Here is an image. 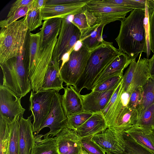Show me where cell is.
<instances>
[{"label": "cell", "instance_id": "3957f363", "mask_svg": "<svg viewBox=\"0 0 154 154\" xmlns=\"http://www.w3.org/2000/svg\"><path fill=\"white\" fill-rule=\"evenodd\" d=\"M27 15L8 26L0 32V64L23 54L28 30Z\"/></svg>", "mask_w": 154, "mask_h": 154}, {"label": "cell", "instance_id": "30bf717a", "mask_svg": "<svg viewBox=\"0 0 154 154\" xmlns=\"http://www.w3.org/2000/svg\"><path fill=\"white\" fill-rule=\"evenodd\" d=\"M61 97L59 92L56 91L50 112L39 130V133L45 128H49V132L42 135L44 137L56 136L63 129L66 128L67 118L62 106Z\"/></svg>", "mask_w": 154, "mask_h": 154}, {"label": "cell", "instance_id": "f6af8a7d", "mask_svg": "<svg viewBox=\"0 0 154 154\" xmlns=\"http://www.w3.org/2000/svg\"><path fill=\"white\" fill-rule=\"evenodd\" d=\"M87 0H46L45 5H57L85 2Z\"/></svg>", "mask_w": 154, "mask_h": 154}, {"label": "cell", "instance_id": "ffe728a7", "mask_svg": "<svg viewBox=\"0 0 154 154\" xmlns=\"http://www.w3.org/2000/svg\"><path fill=\"white\" fill-rule=\"evenodd\" d=\"M32 114L27 119L20 118L19 123L18 138L20 154H30L35 143L31 123Z\"/></svg>", "mask_w": 154, "mask_h": 154}, {"label": "cell", "instance_id": "6da1fadb", "mask_svg": "<svg viewBox=\"0 0 154 154\" xmlns=\"http://www.w3.org/2000/svg\"><path fill=\"white\" fill-rule=\"evenodd\" d=\"M145 11L132 10L128 17L121 21L119 32L115 39L119 52L131 59H136L147 52V44L144 20Z\"/></svg>", "mask_w": 154, "mask_h": 154}, {"label": "cell", "instance_id": "ac0fdd59", "mask_svg": "<svg viewBox=\"0 0 154 154\" xmlns=\"http://www.w3.org/2000/svg\"><path fill=\"white\" fill-rule=\"evenodd\" d=\"M132 59L126 54L120 52L96 78L93 83L94 88L110 77L123 75L124 70L130 65Z\"/></svg>", "mask_w": 154, "mask_h": 154}, {"label": "cell", "instance_id": "f1b7e54d", "mask_svg": "<svg viewBox=\"0 0 154 154\" xmlns=\"http://www.w3.org/2000/svg\"><path fill=\"white\" fill-rule=\"evenodd\" d=\"M90 2L112 7L129 8L145 11L146 0H90Z\"/></svg>", "mask_w": 154, "mask_h": 154}, {"label": "cell", "instance_id": "7402d4cb", "mask_svg": "<svg viewBox=\"0 0 154 154\" xmlns=\"http://www.w3.org/2000/svg\"><path fill=\"white\" fill-rule=\"evenodd\" d=\"M131 94L125 91L122 86L117 99L104 116L109 127H113L121 112L128 106Z\"/></svg>", "mask_w": 154, "mask_h": 154}, {"label": "cell", "instance_id": "9a60e30c", "mask_svg": "<svg viewBox=\"0 0 154 154\" xmlns=\"http://www.w3.org/2000/svg\"><path fill=\"white\" fill-rule=\"evenodd\" d=\"M90 0L64 5H45L41 9L42 20L57 17L63 18L83 12L86 10V5Z\"/></svg>", "mask_w": 154, "mask_h": 154}, {"label": "cell", "instance_id": "5b68a950", "mask_svg": "<svg viewBox=\"0 0 154 154\" xmlns=\"http://www.w3.org/2000/svg\"><path fill=\"white\" fill-rule=\"evenodd\" d=\"M90 55V51L83 45L70 53L68 60L60 71V76L66 85L75 86L82 75Z\"/></svg>", "mask_w": 154, "mask_h": 154}, {"label": "cell", "instance_id": "74e56055", "mask_svg": "<svg viewBox=\"0 0 154 154\" xmlns=\"http://www.w3.org/2000/svg\"><path fill=\"white\" fill-rule=\"evenodd\" d=\"M123 75H117L110 77L97 86L94 87L91 91L102 92L109 90L120 83Z\"/></svg>", "mask_w": 154, "mask_h": 154}, {"label": "cell", "instance_id": "7a4b0ae2", "mask_svg": "<svg viewBox=\"0 0 154 154\" xmlns=\"http://www.w3.org/2000/svg\"><path fill=\"white\" fill-rule=\"evenodd\" d=\"M120 53L112 42L104 40L91 51L85 71L74 87L77 92L80 94L84 88L91 91L95 79Z\"/></svg>", "mask_w": 154, "mask_h": 154}, {"label": "cell", "instance_id": "836d02e7", "mask_svg": "<svg viewBox=\"0 0 154 154\" xmlns=\"http://www.w3.org/2000/svg\"><path fill=\"white\" fill-rule=\"evenodd\" d=\"M0 154H6L10 140V125L0 116Z\"/></svg>", "mask_w": 154, "mask_h": 154}, {"label": "cell", "instance_id": "4316f807", "mask_svg": "<svg viewBox=\"0 0 154 154\" xmlns=\"http://www.w3.org/2000/svg\"><path fill=\"white\" fill-rule=\"evenodd\" d=\"M138 117L137 110H132L127 106L121 112L112 128L123 133L135 125Z\"/></svg>", "mask_w": 154, "mask_h": 154}, {"label": "cell", "instance_id": "60d3db41", "mask_svg": "<svg viewBox=\"0 0 154 154\" xmlns=\"http://www.w3.org/2000/svg\"><path fill=\"white\" fill-rule=\"evenodd\" d=\"M71 21L79 29L81 34L90 27L84 11L73 15Z\"/></svg>", "mask_w": 154, "mask_h": 154}, {"label": "cell", "instance_id": "7bdbcfd3", "mask_svg": "<svg viewBox=\"0 0 154 154\" xmlns=\"http://www.w3.org/2000/svg\"><path fill=\"white\" fill-rule=\"evenodd\" d=\"M145 17L144 20V24L145 29L146 38L147 44V52L146 53V58L149 59L151 54V50L150 48L149 37V24L148 8L147 5L146 0L145 8Z\"/></svg>", "mask_w": 154, "mask_h": 154}, {"label": "cell", "instance_id": "4fadbf2b", "mask_svg": "<svg viewBox=\"0 0 154 154\" xmlns=\"http://www.w3.org/2000/svg\"><path fill=\"white\" fill-rule=\"evenodd\" d=\"M90 0L86 5V10L96 18V23L105 26L116 21H122L126 18L128 13L134 10L93 3L90 2Z\"/></svg>", "mask_w": 154, "mask_h": 154}, {"label": "cell", "instance_id": "4dcf8cb0", "mask_svg": "<svg viewBox=\"0 0 154 154\" xmlns=\"http://www.w3.org/2000/svg\"><path fill=\"white\" fill-rule=\"evenodd\" d=\"M143 88L142 103L138 111L139 116L143 111L154 103V79L151 77Z\"/></svg>", "mask_w": 154, "mask_h": 154}, {"label": "cell", "instance_id": "603a6c76", "mask_svg": "<svg viewBox=\"0 0 154 154\" xmlns=\"http://www.w3.org/2000/svg\"><path fill=\"white\" fill-rule=\"evenodd\" d=\"M105 25L96 23L81 34L79 41L90 51L98 46L103 40L102 34Z\"/></svg>", "mask_w": 154, "mask_h": 154}, {"label": "cell", "instance_id": "8992f818", "mask_svg": "<svg viewBox=\"0 0 154 154\" xmlns=\"http://www.w3.org/2000/svg\"><path fill=\"white\" fill-rule=\"evenodd\" d=\"M68 16L62 18L61 29L52 54V61L59 65L63 56L73 50L81 36L79 29L69 20Z\"/></svg>", "mask_w": 154, "mask_h": 154}, {"label": "cell", "instance_id": "9c48e42d", "mask_svg": "<svg viewBox=\"0 0 154 154\" xmlns=\"http://www.w3.org/2000/svg\"><path fill=\"white\" fill-rule=\"evenodd\" d=\"M21 98L6 87L0 85V116L8 124L23 117L26 110L21 103Z\"/></svg>", "mask_w": 154, "mask_h": 154}, {"label": "cell", "instance_id": "d590c367", "mask_svg": "<svg viewBox=\"0 0 154 154\" xmlns=\"http://www.w3.org/2000/svg\"><path fill=\"white\" fill-rule=\"evenodd\" d=\"M35 0L33 3L29 6L22 7L15 11L12 15L0 22L1 28L6 27L23 17L27 15L30 11L35 7Z\"/></svg>", "mask_w": 154, "mask_h": 154}, {"label": "cell", "instance_id": "8d00e7d4", "mask_svg": "<svg viewBox=\"0 0 154 154\" xmlns=\"http://www.w3.org/2000/svg\"><path fill=\"white\" fill-rule=\"evenodd\" d=\"M41 9L34 8L27 15V23L28 30L32 31L42 25Z\"/></svg>", "mask_w": 154, "mask_h": 154}, {"label": "cell", "instance_id": "f546056e", "mask_svg": "<svg viewBox=\"0 0 154 154\" xmlns=\"http://www.w3.org/2000/svg\"><path fill=\"white\" fill-rule=\"evenodd\" d=\"M154 109L153 104L143 111L139 116L134 126L145 131L154 129Z\"/></svg>", "mask_w": 154, "mask_h": 154}, {"label": "cell", "instance_id": "7dc6e473", "mask_svg": "<svg viewBox=\"0 0 154 154\" xmlns=\"http://www.w3.org/2000/svg\"><path fill=\"white\" fill-rule=\"evenodd\" d=\"M46 0H35V8L41 9L45 5Z\"/></svg>", "mask_w": 154, "mask_h": 154}, {"label": "cell", "instance_id": "f907efd6", "mask_svg": "<svg viewBox=\"0 0 154 154\" xmlns=\"http://www.w3.org/2000/svg\"><path fill=\"white\" fill-rule=\"evenodd\" d=\"M9 154V152H8V151L7 153V154Z\"/></svg>", "mask_w": 154, "mask_h": 154}, {"label": "cell", "instance_id": "7c38bea8", "mask_svg": "<svg viewBox=\"0 0 154 154\" xmlns=\"http://www.w3.org/2000/svg\"><path fill=\"white\" fill-rule=\"evenodd\" d=\"M91 141L103 152L119 154L125 151V143L123 133L111 127L94 135Z\"/></svg>", "mask_w": 154, "mask_h": 154}, {"label": "cell", "instance_id": "e575fe53", "mask_svg": "<svg viewBox=\"0 0 154 154\" xmlns=\"http://www.w3.org/2000/svg\"><path fill=\"white\" fill-rule=\"evenodd\" d=\"M92 115V113L85 111L81 113L69 116L67 117L66 127L76 131Z\"/></svg>", "mask_w": 154, "mask_h": 154}, {"label": "cell", "instance_id": "2e32d148", "mask_svg": "<svg viewBox=\"0 0 154 154\" xmlns=\"http://www.w3.org/2000/svg\"><path fill=\"white\" fill-rule=\"evenodd\" d=\"M119 84L111 89L105 91H91L88 94L80 95L84 110L92 113L101 111L109 102Z\"/></svg>", "mask_w": 154, "mask_h": 154}, {"label": "cell", "instance_id": "52a82bcc", "mask_svg": "<svg viewBox=\"0 0 154 154\" xmlns=\"http://www.w3.org/2000/svg\"><path fill=\"white\" fill-rule=\"evenodd\" d=\"M56 91L54 90H41L37 92L31 91L29 110L33 118V131L37 134L50 112Z\"/></svg>", "mask_w": 154, "mask_h": 154}, {"label": "cell", "instance_id": "5bb4252c", "mask_svg": "<svg viewBox=\"0 0 154 154\" xmlns=\"http://www.w3.org/2000/svg\"><path fill=\"white\" fill-rule=\"evenodd\" d=\"M54 138L59 154H80L82 139L76 131L66 127Z\"/></svg>", "mask_w": 154, "mask_h": 154}, {"label": "cell", "instance_id": "b9f144b4", "mask_svg": "<svg viewBox=\"0 0 154 154\" xmlns=\"http://www.w3.org/2000/svg\"><path fill=\"white\" fill-rule=\"evenodd\" d=\"M90 138L82 139V147L91 154H103L99 148L95 145Z\"/></svg>", "mask_w": 154, "mask_h": 154}, {"label": "cell", "instance_id": "484cf974", "mask_svg": "<svg viewBox=\"0 0 154 154\" xmlns=\"http://www.w3.org/2000/svg\"><path fill=\"white\" fill-rule=\"evenodd\" d=\"M123 133L141 146L154 152V130L145 131L133 126Z\"/></svg>", "mask_w": 154, "mask_h": 154}, {"label": "cell", "instance_id": "bcb514c9", "mask_svg": "<svg viewBox=\"0 0 154 154\" xmlns=\"http://www.w3.org/2000/svg\"><path fill=\"white\" fill-rule=\"evenodd\" d=\"M148 66L151 77L154 79V53L151 57L148 59Z\"/></svg>", "mask_w": 154, "mask_h": 154}, {"label": "cell", "instance_id": "681fc988", "mask_svg": "<svg viewBox=\"0 0 154 154\" xmlns=\"http://www.w3.org/2000/svg\"><path fill=\"white\" fill-rule=\"evenodd\" d=\"M153 105H154V103H153ZM153 128H154V116Z\"/></svg>", "mask_w": 154, "mask_h": 154}, {"label": "cell", "instance_id": "1f68e13d", "mask_svg": "<svg viewBox=\"0 0 154 154\" xmlns=\"http://www.w3.org/2000/svg\"><path fill=\"white\" fill-rule=\"evenodd\" d=\"M123 133L125 143V152L119 154L107 152L106 154H154V152L140 145L125 133Z\"/></svg>", "mask_w": 154, "mask_h": 154}, {"label": "cell", "instance_id": "816d5d0a", "mask_svg": "<svg viewBox=\"0 0 154 154\" xmlns=\"http://www.w3.org/2000/svg\"><path fill=\"white\" fill-rule=\"evenodd\" d=\"M103 154H106V153L104 152Z\"/></svg>", "mask_w": 154, "mask_h": 154}, {"label": "cell", "instance_id": "ba28073f", "mask_svg": "<svg viewBox=\"0 0 154 154\" xmlns=\"http://www.w3.org/2000/svg\"><path fill=\"white\" fill-rule=\"evenodd\" d=\"M141 55L140 54L137 62L135 58L132 59L123 76L124 89L131 94L137 87L144 86L151 78L148 66L149 59L140 58Z\"/></svg>", "mask_w": 154, "mask_h": 154}, {"label": "cell", "instance_id": "c3c4849f", "mask_svg": "<svg viewBox=\"0 0 154 154\" xmlns=\"http://www.w3.org/2000/svg\"><path fill=\"white\" fill-rule=\"evenodd\" d=\"M80 154H91L89 153L86 150H85L84 149H83L82 148L81 150Z\"/></svg>", "mask_w": 154, "mask_h": 154}, {"label": "cell", "instance_id": "d6a6232c", "mask_svg": "<svg viewBox=\"0 0 154 154\" xmlns=\"http://www.w3.org/2000/svg\"><path fill=\"white\" fill-rule=\"evenodd\" d=\"M19 120H16L9 124L10 137L8 149L9 154H20L18 138Z\"/></svg>", "mask_w": 154, "mask_h": 154}, {"label": "cell", "instance_id": "44dd1931", "mask_svg": "<svg viewBox=\"0 0 154 154\" xmlns=\"http://www.w3.org/2000/svg\"><path fill=\"white\" fill-rule=\"evenodd\" d=\"M62 18L54 17L44 20L40 29V50H42L49 44L59 35Z\"/></svg>", "mask_w": 154, "mask_h": 154}, {"label": "cell", "instance_id": "e0dca14e", "mask_svg": "<svg viewBox=\"0 0 154 154\" xmlns=\"http://www.w3.org/2000/svg\"><path fill=\"white\" fill-rule=\"evenodd\" d=\"M105 117L101 111L92 113V115L76 131L82 139H92L95 135L104 131L108 128Z\"/></svg>", "mask_w": 154, "mask_h": 154}, {"label": "cell", "instance_id": "83f0119b", "mask_svg": "<svg viewBox=\"0 0 154 154\" xmlns=\"http://www.w3.org/2000/svg\"><path fill=\"white\" fill-rule=\"evenodd\" d=\"M28 57H24L28 64V75L35 67L40 54L41 34L39 32L35 34H29Z\"/></svg>", "mask_w": 154, "mask_h": 154}, {"label": "cell", "instance_id": "f35d334b", "mask_svg": "<svg viewBox=\"0 0 154 154\" xmlns=\"http://www.w3.org/2000/svg\"><path fill=\"white\" fill-rule=\"evenodd\" d=\"M143 94L142 87L139 86L136 88L131 94L128 107L138 112L142 103Z\"/></svg>", "mask_w": 154, "mask_h": 154}, {"label": "cell", "instance_id": "d4e9b609", "mask_svg": "<svg viewBox=\"0 0 154 154\" xmlns=\"http://www.w3.org/2000/svg\"><path fill=\"white\" fill-rule=\"evenodd\" d=\"M35 138L30 154H59L54 137H44L41 134Z\"/></svg>", "mask_w": 154, "mask_h": 154}, {"label": "cell", "instance_id": "ee69618b", "mask_svg": "<svg viewBox=\"0 0 154 154\" xmlns=\"http://www.w3.org/2000/svg\"><path fill=\"white\" fill-rule=\"evenodd\" d=\"M34 0H18L11 5L8 12L7 17H8L19 8L24 6H29L32 5Z\"/></svg>", "mask_w": 154, "mask_h": 154}, {"label": "cell", "instance_id": "ab89813d", "mask_svg": "<svg viewBox=\"0 0 154 154\" xmlns=\"http://www.w3.org/2000/svg\"><path fill=\"white\" fill-rule=\"evenodd\" d=\"M148 8L149 24L150 48L154 53V0H146Z\"/></svg>", "mask_w": 154, "mask_h": 154}, {"label": "cell", "instance_id": "d6986e66", "mask_svg": "<svg viewBox=\"0 0 154 154\" xmlns=\"http://www.w3.org/2000/svg\"><path fill=\"white\" fill-rule=\"evenodd\" d=\"M80 95L72 85H66L64 88V94L61 97V103L67 117L85 111Z\"/></svg>", "mask_w": 154, "mask_h": 154}, {"label": "cell", "instance_id": "277c9868", "mask_svg": "<svg viewBox=\"0 0 154 154\" xmlns=\"http://www.w3.org/2000/svg\"><path fill=\"white\" fill-rule=\"evenodd\" d=\"M3 74L2 85L21 98L31 91L28 64L23 54L0 64Z\"/></svg>", "mask_w": 154, "mask_h": 154}, {"label": "cell", "instance_id": "cb8c5ba5", "mask_svg": "<svg viewBox=\"0 0 154 154\" xmlns=\"http://www.w3.org/2000/svg\"><path fill=\"white\" fill-rule=\"evenodd\" d=\"M51 61L45 75L42 90H54L58 92L62 89L63 82L60 76V67Z\"/></svg>", "mask_w": 154, "mask_h": 154}, {"label": "cell", "instance_id": "8fae6325", "mask_svg": "<svg viewBox=\"0 0 154 154\" xmlns=\"http://www.w3.org/2000/svg\"><path fill=\"white\" fill-rule=\"evenodd\" d=\"M56 37L43 50L40 54L35 65L29 75L31 85V91L37 92L42 89L43 80L51 61L53 50L57 40Z\"/></svg>", "mask_w": 154, "mask_h": 154}]
</instances>
